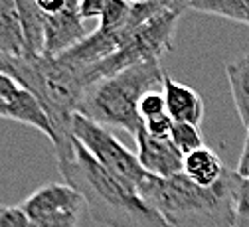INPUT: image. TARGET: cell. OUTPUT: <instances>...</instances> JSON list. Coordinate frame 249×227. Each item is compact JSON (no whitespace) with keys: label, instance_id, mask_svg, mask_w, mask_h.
Instances as JSON below:
<instances>
[{"label":"cell","instance_id":"6da1fadb","mask_svg":"<svg viewBox=\"0 0 249 227\" xmlns=\"http://www.w3.org/2000/svg\"><path fill=\"white\" fill-rule=\"evenodd\" d=\"M61 178L77 190L87 213L107 227H170L139 190L111 174L93 158L73 135L53 144Z\"/></svg>","mask_w":249,"mask_h":227},{"label":"cell","instance_id":"7a4b0ae2","mask_svg":"<svg viewBox=\"0 0 249 227\" xmlns=\"http://www.w3.org/2000/svg\"><path fill=\"white\" fill-rule=\"evenodd\" d=\"M237 180L239 174L230 168L212 188H200L184 174L172 178L148 174L139 193L170 227H233Z\"/></svg>","mask_w":249,"mask_h":227},{"label":"cell","instance_id":"3957f363","mask_svg":"<svg viewBox=\"0 0 249 227\" xmlns=\"http://www.w3.org/2000/svg\"><path fill=\"white\" fill-rule=\"evenodd\" d=\"M164 75L160 59H150L103 77L85 89L77 113L101 126L127 131L135 139L142 128L139 103L146 93L162 89Z\"/></svg>","mask_w":249,"mask_h":227},{"label":"cell","instance_id":"277c9868","mask_svg":"<svg viewBox=\"0 0 249 227\" xmlns=\"http://www.w3.org/2000/svg\"><path fill=\"white\" fill-rule=\"evenodd\" d=\"M0 71L14 77L40 101L53 128L52 144L71 135V119L77 113L81 97L87 89V83L79 71L55 57L46 55H0Z\"/></svg>","mask_w":249,"mask_h":227},{"label":"cell","instance_id":"5b68a950","mask_svg":"<svg viewBox=\"0 0 249 227\" xmlns=\"http://www.w3.org/2000/svg\"><path fill=\"white\" fill-rule=\"evenodd\" d=\"M178 20H180V14L164 12L159 16H152L146 22L133 28L129 32V36L124 38L123 46L115 53H111L109 57H105L103 61L95 63V66H91L81 73L87 87L103 77L115 75L131 66H137V63L160 59L166 52L172 50Z\"/></svg>","mask_w":249,"mask_h":227},{"label":"cell","instance_id":"8992f818","mask_svg":"<svg viewBox=\"0 0 249 227\" xmlns=\"http://www.w3.org/2000/svg\"><path fill=\"white\" fill-rule=\"evenodd\" d=\"M71 135L103 168H107L111 174L124 180L127 184L135 186L137 190L148 176L142 170L137 154L124 146L107 126H101L91 119L75 113L71 119Z\"/></svg>","mask_w":249,"mask_h":227},{"label":"cell","instance_id":"52a82bcc","mask_svg":"<svg viewBox=\"0 0 249 227\" xmlns=\"http://www.w3.org/2000/svg\"><path fill=\"white\" fill-rule=\"evenodd\" d=\"M24 213L38 223H57V221H71L77 223L85 202L81 193L68 184H46L38 188L34 193L20 204Z\"/></svg>","mask_w":249,"mask_h":227},{"label":"cell","instance_id":"ba28073f","mask_svg":"<svg viewBox=\"0 0 249 227\" xmlns=\"http://www.w3.org/2000/svg\"><path fill=\"white\" fill-rule=\"evenodd\" d=\"M0 119L32 126L53 142V128L40 101L14 77L2 71H0Z\"/></svg>","mask_w":249,"mask_h":227},{"label":"cell","instance_id":"9c48e42d","mask_svg":"<svg viewBox=\"0 0 249 227\" xmlns=\"http://www.w3.org/2000/svg\"><path fill=\"white\" fill-rule=\"evenodd\" d=\"M87 38V30L79 14V0H70V4L44 22V53L46 57H57L81 40Z\"/></svg>","mask_w":249,"mask_h":227},{"label":"cell","instance_id":"30bf717a","mask_svg":"<svg viewBox=\"0 0 249 227\" xmlns=\"http://www.w3.org/2000/svg\"><path fill=\"white\" fill-rule=\"evenodd\" d=\"M137 142V158L146 174L157 178H172L182 174L184 154L176 150L170 139H154L144 128H141L135 137Z\"/></svg>","mask_w":249,"mask_h":227},{"label":"cell","instance_id":"8fae6325","mask_svg":"<svg viewBox=\"0 0 249 227\" xmlns=\"http://www.w3.org/2000/svg\"><path fill=\"white\" fill-rule=\"evenodd\" d=\"M162 95L166 101V113L174 122H188V124H202L204 119V101L198 91L190 85L172 79L168 73L164 75Z\"/></svg>","mask_w":249,"mask_h":227},{"label":"cell","instance_id":"7c38bea8","mask_svg":"<svg viewBox=\"0 0 249 227\" xmlns=\"http://www.w3.org/2000/svg\"><path fill=\"white\" fill-rule=\"evenodd\" d=\"M226 170L228 168L224 166V162L220 156H217V152L208 148V146H202V148L184 156L182 174L200 188L215 186L224 178Z\"/></svg>","mask_w":249,"mask_h":227},{"label":"cell","instance_id":"4fadbf2b","mask_svg":"<svg viewBox=\"0 0 249 227\" xmlns=\"http://www.w3.org/2000/svg\"><path fill=\"white\" fill-rule=\"evenodd\" d=\"M0 55L2 57L28 55L22 18L18 12L16 0H0Z\"/></svg>","mask_w":249,"mask_h":227},{"label":"cell","instance_id":"5bb4252c","mask_svg":"<svg viewBox=\"0 0 249 227\" xmlns=\"http://www.w3.org/2000/svg\"><path fill=\"white\" fill-rule=\"evenodd\" d=\"M226 75L230 81L231 97L241 119V124L249 128V53L233 59L226 66Z\"/></svg>","mask_w":249,"mask_h":227},{"label":"cell","instance_id":"9a60e30c","mask_svg":"<svg viewBox=\"0 0 249 227\" xmlns=\"http://www.w3.org/2000/svg\"><path fill=\"white\" fill-rule=\"evenodd\" d=\"M188 8L249 26V0H188Z\"/></svg>","mask_w":249,"mask_h":227},{"label":"cell","instance_id":"2e32d148","mask_svg":"<svg viewBox=\"0 0 249 227\" xmlns=\"http://www.w3.org/2000/svg\"><path fill=\"white\" fill-rule=\"evenodd\" d=\"M170 142L184 156L190 154V152L204 146L202 128L196 126V124H188V122H174L172 131H170Z\"/></svg>","mask_w":249,"mask_h":227},{"label":"cell","instance_id":"e0dca14e","mask_svg":"<svg viewBox=\"0 0 249 227\" xmlns=\"http://www.w3.org/2000/svg\"><path fill=\"white\" fill-rule=\"evenodd\" d=\"M233 227H249V180H245L241 176L235 186Z\"/></svg>","mask_w":249,"mask_h":227},{"label":"cell","instance_id":"ac0fdd59","mask_svg":"<svg viewBox=\"0 0 249 227\" xmlns=\"http://www.w3.org/2000/svg\"><path fill=\"white\" fill-rule=\"evenodd\" d=\"M164 113H166V101H164V95L159 93V91L146 93L139 103V115H141L142 121L164 115Z\"/></svg>","mask_w":249,"mask_h":227},{"label":"cell","instance_id":"d6986e66","mask_svg":"<svg viewBox=\"0 0 249 227\" xmlns=\"http://www.w3.org/2000/svg\"><path fill=\"white\" fill-rule=\"evenodd\" d=\"M172 124H174V121L170 119L168 113L142 121V128H144V131H146L150 137H154V139H170Z\"/></svg>","mask_w":249,"mask_h":227},{"label":"cell","instance_id":"ffe728a7","mask_svg":"<svg viewBox=\"0 0 249 227\" xmlns=\"http://www.w3.org/2000/svg\"><path fill=\"white\" fill-rule=\"evenodd\" d=\"M131 8H133V16H131V24H133V28H137L139 24H142V22H146L148 18H152L154 14H152V10H150V6H152V2L154 0H124ZM159 16V14H157Z\"/></svg>","mask_w":249,"mask_h":227},{"label":"cell","instance_id":"44dd1931","mask_svg":"<svg viewBox=\"0 0 249 227\" xmlns=\"http://www.w3.org/2000/svg\"><path fill=\"white\" fill-rule=\"evenodd\" d=\"M111 0H79V14L83 20L101 18Z\"/></svg>","mask_w":249,"mask_h":227},{"label":"cell","instance_id":"7402d4cb","mask_svg":"<svg viewBox=\"0 0 249 227\" xmlns=\"http://www.w3.org/2000/svg\"><path fill=\"white\" fill-rule=\"evenodd\" d=\"M235 172H237L241 178L249 180V128H245V142H243L241 156H239V160H237Z\"/></svg>","mask_w":249,"mask_h":227},{"label":"cell","instance_id":"603a6c76","mask_svg":"<svg viewBox=\"0 0 249 227\" xmlns=\"http://www.w3.org/2000/svg\"><path fill=\"white\" fill-rule=\"evenodd\" d=\"M70 4V0H36V6L40 8V12L44 16H52L61 12L66 6Z\"/></svg>","mask_w":249,"mask_h":227},{"label":"cell","instance_id":"cb8c5ba5","mask_svg":"<svg viewBox=\"0 0 249 227\" xmlns=\"http://www.w3.org/2000/svg\"><path fill=\"white\" fill-rule=\"evenodd\" d=\"M0 213H2V206H0Z\"/></svg>","mask_w":249,"mask_h":227}]
</instances>
